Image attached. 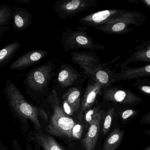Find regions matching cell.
<instances>
[{"mask_svg":"<svg viewBox=\"0 0 150 150\" xmlns=\"http://www.w3.org/2000/svg\"><path fill=\"white\" fill-rule=\"evenodd\" d=\"M4 92L11 108L19 117L30 120L36 129H41L39 116L45 121L47 120L48 117L45 111L29 104L18 88L10 79L6 80Z\"/></svg>","mask_w":150,"mask_h":150,"instance_id":"6da1fadb","label":"cell"},{"mask_svg":"<svg viewBox=\"0 0 150 150\" xmlns=\"http://www.w3.org/2000/svg\"><path fill=\"white\" fill-rule=\"evenodd\" d=\"M55 63L49 61L30 70L23 81L27 92L33 95L44 94L55 75Z\"/></svg>","mask_w":150,"mask_h":150,"instance_id":"7a4b0ae2","label":"cell"},{"mask_svg":"<svg viewBox=\"0 0 150 150\" xmlns=\"http://www.w3.org/2000/svg\"><path fill=\"white\" fill-rule=\"evenodd\" d=\"M49 100L52 103L53 113L46 130L49 134L58 136H66L72 138L71 130L76 122L65 113L59 105L55 89L53 88Z\"/></svg>","mask_w":150,"mask_h":150,"instance_id":"3957f363","label":"cell"},{"mask_svg":"<svg viewBox=\"0 0 150 150\" xmlns=\"http://www.w3.org/2000/svg\"><path fill=\"white\" fill-rule=\"evenodd\" d=\"M145 18L146 16L140 11L124 10L116 18L94 28L107 34H126L133 31L130 25H142Z\"/></svg>","mask_w":150,"mask_h":150,"instance_id":"277c9868","label":"cell"},{"mask_svg":"<svg viewBox=\"0 0 150 150\" xmlns=\"http://www.w3.org/2000/svg\"><path fill=\"white\" fill-rule=\"evenodd\" d=\"M62 44L65 52L77 49L103 51L105 48L101 44H97L89 37L84 30H73L67 27L62 32Z\"/></svg>","mask_w":150,"mask_h":150,"instance_id":"5b68a950","label":"cell"},{"mask_svg":"<svg viewBox=\"0 0 150 150\" xmlns=\"http://www.w3.org/2000/svg\"><path fill=\"white\" fill-rule=\"evenodd\" d=\"M97 4L96 0H60L55 2L54 10L60 18L66 19L73 17Z\"/></svg>","mask_w":150,"mask_h":150,"instance_id":"8992f818","label":"cell"},{"mask_svg":"<svg viewBox=\"0 0 150 150\" xmlns=\"http://www.w3.org/2000/svg\"><path fill=\"white\" fill-rule=\"evenodd\" d=\"M103 99L115 103L134 107L143 102L141 97L136 95L129 90L121 87L113 86L103 91Z\"/></svg>","mask_w":150,"mask_h":150,"instance_id":"52a82bcc","label":"cell"},{"mask_svg":"<svg viewBox=\"0 0 150 150\" xmlns=\"http://www.w3.org/2000/svg\"><path fill=\"white\" fill-rule=\"evenodd\" d=\"M71 60L75 65L79 66L86 77L91 78L95 71L102 67L99 56L94 52L73 51L70 53Z\"/></svg>","mask_w":150,"mask_h":150,"instance_id":"ba28073f","label":"cell"},{"mask_svg":"<svg viewBox=\"0 0 150 150\" xmlns=\"http://www.w3.org/2000/svg\"><path fill=\"white\" fill-rule=\"evenodd\" d=\"M124 10L120 9L105 10L82 17L78 19L84 27H96L105 24L116 18Z\"/></svg>","mask_w":150,"mask_h":150,"instance_id":"9c48e42d","label":"cell"},{"mask_svg":"<svg viewBox=\"0 0 150 150\" xmlns=\"http://www.w3.org/2000/svg\"><path fill=\"white\" fill-rule=\"evenodd\" d=\"M48 52L43 49H34L27 52L18 57L11 64V70H23L38 63L48 54Z\"/></svg>","mask_w":150,"mask_h":150,"instance_id":"30bf717a","label":"cell"},{"mask_svg":"<svg viewBox=\"0 0 150 150\" xmlns=\"http://www.w3.org/2000/svg\"><path fill=\"white\" fill-rule=\"evenodd\" d=\"M83 78L82 75L76 69L66 63L62 64L57 77V82L62 88L72 86Z\"/></svg>","mask_w":150,"mask_h":150,"instance_id":"8fae6325","label":"cell"},{"mask_svg":"<svg viewBox=\"0 0 150 150\" xmlns=\"http://www.w3.org/2000/svg\"><path fill=\"white\" fill-rule=\"evenodd\" d=\"M120 68L121 71L116 74L115 82L140 79L142 77L150 76V64L131 68L127 67V65L123 63L121 64Z\"/></svg>","mask_w":150,"mask_h":150,"instance_id":"7c38bea8","label":"cell"},{"mask_svg":"<svg viewBox=\"0 0 150 150\" xmlns=\"http://www.w3.org/2000/svg\"><path fill=\"white\" fill-rule=\"evenodd\" d=\"M104 90L103 86L96 79L89 78L81 102V111L84 112L91 108L96 102L98 96Z\"/></svg>","mask_w":150,"mask_h":150,"instance_id":"4fadbf2b","label":"cell"},{"mask_svg":"<svg viewBox=\"0 0 150 150\" xmlns=\"http://www.w3.org/2000/svg\"><path fill=\"white\" fill-rule=\"evenodd\" d=\"M12 26L16 31H23L29 28L32 23V14L26 9L14 7Z\"/></svg>","mask_w":150,"mask_h":150,"instance_id":"5bb4252c","label":"cell"},{"mask_svg":"<svg viewBox=\"0 0 150 150\" xmlns=\"http://www.w3.org/2000/svg\"><path fill=\"white\" fill-rule=\"evenodd\" d=\"M101 116L102 114L89 125L88 131L82 141L84 150H94L95 149L100 131Z\"/></svg>","mask_w":150,"mask_h":150,"instance_id":"9a60e30c","label":"cell"},{"mask_svg":"<svg viewBox=\"0 0 150 150\" xmlns=\"http://www.w3.org/2000/svg\"><path fill=\"white\" fill-rule=\"evenodd\" d=\"M150 62V41L142 42L134 48V51L123 63H129Z\"/></svg>","mask_w":150,"mask_h":150,"instance_id":"2e32d148","label":"cell"},{"mask_svg":"<svg viewBox=\"0 0 150 150\" xmlns=\"http://www.w3.org/2000/svg\"><path fill=\"white\" fill-rule=\"evenodd\" d=\"M116 70L102 66L94 72L91 78H94L103 86L104 90L115 82Z\"/></svg>","mask_w":150,"mask_h":150,"instance_id":"e0dca14e","label":"cell"},{"mask_svg":"<svg viewBox=\"0 0 150 150\" xmlns=\"http://www.w3.org/2000/svg\"><path fill=\"white\" fill-rule=\"evenodd\" d=\"M21 46V43L16 40L0 50V68L7 65L12 60Z\"/></svg>","mask_w":150,"mask_h":150,"instance_id":"ac0fdd59","label":"cell"},{"mask_svg":"<svg viewBox=\"0 0 150 150\" xmlns=\"http://www.w3.org/2000/svg\"><path fill=\"white\" fill-rule=\"evenodd\" d=\"M124 134V130L115 128L106 139L103 150H116L123 140Z\"/></svg>","mask_w":150,"mask_h":150,"instance_id":"d6986e66","label":"cell"},{"mask_svg":"<svg viewBox=\"0 0 150 150\" xmlns=\"http://www.w3.org/2000/svg\"><path fill=\"white\" fill-rule=\"evenodd\" d=\"M80 91L76 87L69 88L62 97L73 108L74 112H76L79 109L80 105Z\"/></svg>","mask_w":150,"mask_h":150,"instance_id":"ffe728a7","label":"cell"},{"mask_svg":"<svg viewBox=\"0 0 150 150\" xmlns=\"http://www.w3.org/2000/svg\"><path fill=\"white\" fill-rule=\"evenodd\" d=\"M38 143L44 150H64L52 136L39 133L36 136Z\"/></svg>","mask_w":150,"mask_h":150,"instance_id":"44dd1931","label":"cell"},{"mask_svg":"<svg viewBox=\"0 0 150 150\" xmlns=\"http://www.w3.org/2000/svg\"><path fill=\"white\" fill-rule=\"evenodd\" d=\"M14 11L12 8L6 4L0 5V27L7 26L10 20L13 18Z\"/></svg>","mask_w":150,"mask_h":150,"instance_id":"7402d4cb","label":"cell"},{"mask_svg":"<svg viewBox=\"0 0 150 150\" xmlns=\"http://www.w3.org/2000/svg\"><path fill=\"white\" fill-rule=\"evenodd\" d=\"M138 110L131 107L125 109L120 113V119L123 123H127L138 115Z\"/></svg>","mask_w":150,"mask_h":150,"instance_id":"603a6c76","label":"cell"},{"mask_svg":"<svg viewBox=\"0 0 150 150\" xmlns=\"http://www.w3.org/2000/svg\"><path fill=\"white\" fill-rule=\"evenodd\" d=\"M143 94L150 96V81L148 79H137L133 84Z\"/></svg>","mask_w":150,"mask_h":150,"instance_id":"cb8c5ba5","label":"cell"},{"mask_svg":"<svg viewBox=\"0 0 150 150\" xmlns=\"http://www.w3.org/2000/svg\"><path fill=\"white\" fill-rule=\"evenodd\" d=\"M115 109L114 107L109 108L105 117L102 127V132L104 135L106 134L110 130L112 125L113 118L115 114Z\"/></svg>","mask_w":150,"mask_h":150,"instance_id":"d4e9b609","label":"cell"},{"mask_svg":"<svg viewBox=\"0 0 150 150\" xmlns=\"http://www.w3.org/2000/svg\"><path fill=\"white\" fill-rule=\"evenodd\" d=\"M102 112L99 106L89 109L85 114V120L90 125L93 123L100 114H102Z\"/></svg>","mask_w":150,"mask_h":150,"instance_id":"484cf974","label":"cell"},{"mask_svg":"<svg viewBox=\"0 0 150 150\" xmlns=\"http://www.w3.org/2000/svg\"><path fill=\"white\" fill-rule=\"evenodd\" d=\"M83 131V126L80 124L76 123L71 130L72 138H74L76 140L80 139L82 136Z\"/></svg>","mask_w":150,"mask_h":150,"instance_id":"4316f807","label":"cell"},{"mask_svg":"<svg viewBox=\"0 0 150 150\" xmlns=\"http://www.w3.org/2000/svg\"><path fill=\"white\" fill-rule=\"evenodd\" d=\"M63 103H62V108L63 111L65 112L66 114L68 115H73L74 112L73 108L71 106L69 105L67 101L65 99H63Z\"/></svg>","mask_w":150,"mask_h":150,"instance_id":"83f0119b","label":"cell"},{"mask_svg":"<svg viewBox=\"0 0 150 150\" xmlns=\"http://www.w3.org/2000/svg\"><path fill=\"white\" fill-rule=\"evenodd\" d=\"M139 122L141 125H150V111L142 117Z\"/></svg>","mask_w":150,"mask_h":150,"instance_id":"f1b7e54d","label":"cell"},{"mask_svg":"<svg viewBox=\"0 0 150 150\" xmlns=\"http://www.w3.org/2000/svg\"><path fill=\"white\" fill-rule=\"evenodd\" d=\"M11 30L10 27L9 26H1L0 27V41L4 33Z\"/></svg>","mask_w":150,"mask_h":150,"instance_id":"f546056e","label":"cell"},{"mask_svg":"<svg viewBox=\"0 0 150 150\" xmlns=\"http://www.w3.org/2000/svg\"><path fill=\"white\" fill-rule=\"evenodd\" d=\"M140 1L145 6L150 9V0H141Z\"/></svg>","mask_w":150,"mask_h":150,"instance_id":"4dcf8cb0","label":"cell"},{"mask_svg":"<svg viewBox=\"0 0 150 150\" xmlns=\"http://www.w3.org/2000/svg\"><path fill=\"white\" fill-rule=\"evenodd\" d=\"M13 1L18 3L28 4L30 3L29 0H13Z\"/></svg>","mask_w":150,"mask_h":150,"instance_id":"1f68e13d","label":"cell"},{"mask_svg":"<svg viewBox=\"0 0 150 150\" xmlns=\"http://www.w3.org/2000/svg\"><path fill=\"white\" fill-rule=\"evenodd\" d=\"M144 133L148 135L149 136H150V129H148V130H145L144 131Z\"/></svg>","mask_w":150,"mask_h":150,"instance_id":"d6a6232c","label":"cell"},{"mask_svg":"<svg viewBox=\"0 0 150 150\" xmlns=\"http://www.w3.org/2000/svg\"><path fill=\"white\" fill-rule=\"evenodd\" d=\"M144 150H150V145H149L148 147H146Z\"/></svg>","mask_w":150,"mask_h":150,"instance_id":"836d02e7","label":"cell"}]
</instances>
